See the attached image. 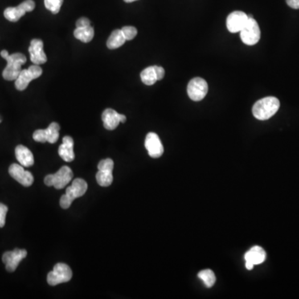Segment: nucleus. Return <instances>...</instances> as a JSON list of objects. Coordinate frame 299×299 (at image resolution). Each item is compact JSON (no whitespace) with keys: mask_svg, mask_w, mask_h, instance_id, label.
Segmentation results:
<instances>
[{"mask_svg":"<svg viewBox=\"0 0 299 299\" xmlns=\"http://www.w3.org/2000/svg\"><path fill=\"white\" fill-rule=\"evenodd\" d=\"M280 107L279 100L275 96H267L255 103L253 107V115L260 121L271 118L279 111Z\"/></svg>","mask_w":299,"mask_h":299,"instance_id":"1","label":"nucleus"},{"mask_svg":"<svg viewBox=\"0 0 299 299\" xmlns=\"http://www.w3.org/2000/svg\"><path fill=\"white\" fill-rule=\"evenodd\" d=\"M87 183L83 179H75L70 186L66 189V194L61 197V207L67 210L71 206L74 200L83 196L87 192Z\"/></svg>","mask_w":299,"mask_h":299,"instance_id":"2","label":"nucleus"},{"mask_svg":"<svg viewBox=\"0 0 299 299\" xmlns=\"http://www.w3.org/2000/svg\"><path fill=\"white\" fill-rule=\"evenodd\" d=\"M7 66L3 71V78L7 81H15L22 71V66L27 62V58L20 53L9 55L5 58Z\"/></svg>","mask_w":299,"mask_h":299,"instance_id":"3","label":"nucleus"},{"mask_svg":"<svg viewBox=\"0 0 299 299\" xmlns=\"http://www.w3.org/2000/svg\"><path fill=\"white\" fill-rule=\"evenodd\" d=\"M72 177L73 173L71 168L64 165L55 174L47 175L44 178V183L47 186H54L57 190H61L71 182Z\"/></svg>","mask_w":299,"mask_h":299,"instance_id":"4","label":"nucleus"},{"mask_svg":"<svg viewBox=\"0 0 299 299\" xmlns=\"http://www.w3.org/2000/svg\"><path fill=\"white\" fill-rule=\"evenodd\" d=\"M248 16V22L246 23L245 27L243 28L239 33H240V38L243 43L244 44L252 46L259 42L261 37V32L255 18H253L252 16Z\"/></svg>","mask_w":299,"mask_h":299,"instance_id":"5","label":"nucleus"},{"mask_svg":"<svg viewBox=\"0 0 299 299\" xmlns=\"http://www.w3.org/2000/svg\"><path fill=\"white\" fill-rule=\"evenodd\" d=\"M72 272L69 266L63 263H58L54 266V270L47 275V283L51 286L63 284L71 280Z\"/></svg>","mask_w":299,"mask_h":299,"instance_id":"6","label":"nucleus"},{"mask_svg":"<svg viewBox=\"0 0 299 299\" xmlns=\"http://www.w3.org/2000/svg\"><path fill=\"white\" fill-rule=\"evenodd\" d=\"M113 167H114V162L112 159H105L99 162L97 165L98 171L96 175V181L99 185L103 187H107L112 185L113 181V176H112Z\"/></svg>","mask_w":299,"mask_h":299,"instance_id":"7","label":"nucleus"},{"mask_svg":"<svg viewBox=\"0 0 299 299\" xmlns=\"http://www.w3.org/2000/svg\"><path fill=\"white\" fill-rule=\"evenodd\" d=\"M43 73V69L39 65H33L28 69H22L15 80V87L18 91H24L32 80L37 79Z\"/></svg>","mask_w":299,"mask_h":299,"instance_id":"8","label":"nucleus"},{"mask_svg":"<svg viewBox=\"0 0 299 299\" xmlns=\"http://www.w3.org/2000/svg\"><path fill=\"white\" fill-rule=\"evenodd\" d=\"M35 8L34 0H25L17 7H9L5 9L4 15L7 20L10 22H17L26 13L32 12Z\"/></svg>","mask_w":299,"mask_h":299,"instance_id":"9","label":"nucleus"},{"mask_svg":"<svg viewBox=\"0 0 299 299\" xmlns=\"http://www.w3.org/2000/svg\"><path fill=\"white\" fill-rule=\"evenodd\" d=\"M187 92L190 98L194 102L203 100L207 95V82L201 78L191 79L188 84Z\"/></svg>","mask_w":299,"mask_h":299,"instance_id":"10","label":"nucleus"},{"mask_svg":"<svg viewBox=\"0 0 299 299\" xmlns=\"http://www.w3.org/2000/svg\"><path fill=\"white\" fill-rule=\"evenodd\" d=\"M60 126L57 122H52L47 129L37 130L34 132L33 137L37 142H49L51 144L57 142L59 138Z\"/></svg>","mask_w":299,"mask_h":299,"instance_id":"11","label":"nucleus"},{"mask_svg":"<svg viewBox=\"0 0 299 299\" xmlns=\"http://www.w3.org/2000/svg\"><path fill=\"white\" fill-rule=\"evenodd\" d=\"M27 256V251L25 250L15 248L13 251L5 252L3 255V262L9 272H13L18 268V264Z\"/></svg>","mask_w":299,"mask_h":299,"instance_id":"12","label":"nucleus"},{"mask_svg":"<svg viewBox=\"0 0 299 299\" xmlns=\"http://www.w3.org/2000/svg\"><path fill=\"white\" fill-rule=\"evenodd\" d=\"M248 16L242 11L232 12L226 19V26L233 34L239 33L248 22Z\"/></svg>","mask_w":299,"mask_h":299,"instance_id":"13","label":"nucleus"},{"mask_svg":"<svg viewBox=\"0 0 299 299\" xmlns=\"http://www.w3.org/2000/svg\"><path fill=\"white\" fill-rule=\"evenodd\" d=\"M9 173L18 183L25 187H29L34 183V176L31 172L24 170L22 165L18 164H12L9 169Z\"/></svg>","mask_w":299,"mask_h":299,"instance_id":"14","label":"nucleus"},{"mask_svg":"<svg viewBox=\"0 0 299 299\" xmlns=\"http://www.w3.org/2000/svg\"><path fill=\"white\" fill-rule=\"evenodd\" d=\"M145 146L147 150L150 157L152 158H159L163 155V145H162L158 135L156 134L154 132H150L146 135Z\"/></svg>","mask_w":299,"mask_h":299,"instance_id":"15","label":"nucleus"},{"mask_svg":"<svg viewBox=\"0 0 299 299\" xmlns=\"http://www.w3.org/2000/svg\"><path fill=\"white\" fill-rule=\"evenodd\" d=\"M30 59L35 65H41L46 63L47 56L43 51V42L41 39H33L29 48Z\"/></svg>","mask_w":299,"mask_h":299,"instance_id":"16","label":"nucleus"},{"mask_svg":"<svg viewBox=\"0 0 299 299\" xmlns=\"http://www.w3.org/2000/svg\"><path fill=\"white\" fill-rule=\"evenodd\" d=\"M102 119L104 128L109 131L116 129L118 127L119 123H124L127 121L125 115L119 114L118 112L111 108H107L103 112Z\"/></svg>","mask_w":299,"mask_h":299,"instance_id":"17","label":"nucleus"},{"mask_svg":"<svg viewBox=\"0 0 299 299\" xmlns=\"http://www.w3.org/2000/svg\"><path fill=\"white\" fill-rule=\"evenodd\" d=\"M73 145V139L71 136H66L63 137V143L58 148V154L66 162H71L75 159Z\"/></svg>","mask_w":299,"mask_h":299,"instance_id":"18","label":"nucleus"},{"mask_svg":"<svg viewBox=\"0 0 299 299\" xmlns=\"http://www.w3.org/2000/svg\"><path fill=\"white\" fill-rule=\"evenodd\" d=\"M15 156L19 164L24 167H30L34 164V155L24 145H19L16 147Z\"/></svg>","mask_w":299,"mask_h":299,"instance_id":"19","label":"nucleus"},{"mask_svg":"<svg viewBox=\"0 0 299 299\" xmlns=\"http://www.w3.org/2000/svg\"><path fill=\"white\" fill-rule=\"evenodd\" d=\"M245 262H250L254 265H258L264 263L266 259V252L264 248L259 246L253 247L250 251L246 253L244 255Z\"/></svg>","mask_w":299,"mask_h":299,"instance_id":"20","label":"nucleus"},{"mask_svg":"<svg viewBox=\"0 0 299 299\" xmlns=\"http://www.w3.org/2000/svg\"><path fill=\"white\" fill-rule=\"evenodd\" d=\"M126 38L123 35L121 29H116L112 32L107 42V46L109 49H116L121 47L126 43Z\"/></svg>","mask_w":299,"mask_h":299,"instance_id":"21","label":"nucleus"},{"mask_svg":"<svg viewBox=\"0 0 299 299\" xmlns=\"http://www.w3.org/2000/svg\"><path fill=\"white\" fill-rule=\"evenodd\" d=\"M74 36L83 43H89L94 37L93 28L91 25L87 27L77 28L74 31Z\"/></svg>","mask_w":299,"mask_h":299,"instance_id":"22","label":"nucleus"},{"mask_svg":"<svg viewBox=\"0 0 299 299\" xmlns=\"http://www.w3.org/2000/svg\"><path fill=\"white\" fill-rule=\"evenodd\" d=\"M141 79L142 83L145 85L152 86L154 85L157 83V77L155 71L154 67H148L141 71Z\"/></svg>","mask_w":299,"mask_h":299,"instance_id":"23","label":"nucleus"},{"mask_svg":"<svg viewBox=\"0 0 299 299\" xmlns=\"http://www.w3.org/2000/svg\"><path fill=\"white\" fill-rule=\"evenodd\" d=\"M198 277L203 280L204 283L206 284L208 288H211L214 285L216 278L214 275V272L210 269H206V270H202L198 273Z\"/></svg>","mask_w":299,"mask_h":299,"instance_id":"24","label":"nucleus"},{"mask_svg":"<svg viewBox=\"0 0 299 299\" xmlns=\"http://www.w3.org/2000/svg\"><path fill=\"white\" fill-rule=\"evenodd\" d=\"M63 4V0H44V5L46 9L54 14L59 13Z\"/></svg>","mask_w":299,"mask_h":299,"instance_id":"25","label":"nucleus"},{"mask_svg":"<svg viewBox=\"0 0 299 299\" xmlns=\"http://www.w3.org/2000/svg\"><path fill=\"white\" fill-rule=\"evenodd\" d=\"M121 31H122L123 35L125 37L127 41L132 40L137 35V29L135 27H132V26L123 27L121 29Z\"/></svg>","mask_w":299,"mask_h":299,"instance_id":"26","label":"nucleus"},{"mask_svg":"<svg viewBox=\"0 0 299 299\" xmlns=\"http://www.w3.org/2000/svg\"><path fill=\"white\" fill-rule=\"evenodd\" d=\"M8 213V206L4 204L0 203V228H3L5 226L6 215Z\"/></svg>","mask_w":299,"mask_h":299,"instance_id":"27","label":"nucleus"},{"mask_svg":"<svg viewBox=\"0 0 299 299\" xmlns=\"http://www.w3.org/2000/svg\"><path fill=\"white\" fill-rule=\"evenodd\" d=\"M90 25H91V22H90L89 19L87 18H84V17L79 18V20L77 21L76 22L77 28L87 27Z\"/></svg>","mask_w":299,"mask_h":299,"instance_id":"28","label":"nucleus"},{"mask_svg":"<svg viewBox=\"0 0 299 299\" xmlns=\"http://www.w3.org/2000/svg\"><path fill=\"white\" fill-rule=\"evenodd\" d=\"M153 67H154L155 71L157 74V80H162L165 77V70L163 67H159V66H153Z\"/></svg>","mask_w":299,"mask_h":299,"instance_id":"29","label":"nucleus"},{"mask_svg":"<svg viewBox=\"0 0 299 299\" xmlns=\"http://www.w3.org/2000/svg\"><path fill=\"white\" fill-rule=\"evenodd\" d=\"M286 2L292 9H299V0H286Z\"/></svg>","mask_w":299,"mask_h":299,"instance_id":"30","label":"nucleus"},{"mask_svg":"<svg viewBox=\"0 0 299 299\" xmlns=\"http://www.w3.org/2000/svg\"><path fill=\"white\" fill-rule=\"evenodd\" d=\"M246 268L248 269V270H252L255 265L252 264V263H250V262H246L245 263Z\"/></svg>","mask_w":299,"mask_h":299,"instance_id":"31","label":"nucleus"},{"mask_svg":"<svg viewBox=\"0 0 299 299\" xmlns=\"http://www.w3.org/2000/svg\"><path fill=\"white\" fill-rule=\"evenodd\" d=\"M0 55H1V57H2L3 58H5H5L9 56V53H8L7 50H3V51H1V53H0Z\"/></svg>","mask_w":299,"mask_h":299,"instance_id":"32","label":"nucleus"},{"mask_svg":"<svg viewBox=\"0 0 299 299\" xmlns=\"http://www.w3.org/2000/svg\"><path fill=\"white\" fill-rule=\"evenodd\" d=\"M135 1H137V0H124V2L126 3H132L135 2Z\"/></svg>","mask_w":299,"mask_h":299,"instance_id":"33","label":"nucleus"},{"mask_svg":"<svg viewBox=\"0 0 299 299\" xmlns=\"http://www.w3.org/2000/svg\"><path fill=\"white\" fill-rule=\"evenodd\" d=\"M1 121H2V119H1V117H0V123H1Z\"/></svg>","mask_w":299,"mask_h":299,"instance_id":"34","label":"nucleus"}]
</instances>
